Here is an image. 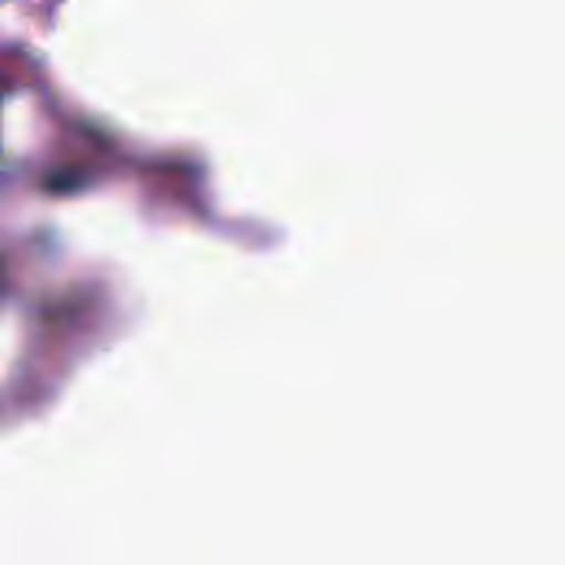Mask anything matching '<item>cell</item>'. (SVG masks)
<instances>
[]
</instances>
